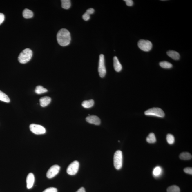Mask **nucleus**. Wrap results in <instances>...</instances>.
Wrapping results in <instances>:
<instances>
[{"mask_svg":"<svg viewBox=\"0 0 192 192\" xmlns=\"http://www.w3.org/2000/svg\"><path fill=\"white\" fill-rule=\"evenodd\" d=\"M58 43L62 46H66L70 44L71 36L68 30L65 29L60 30L57 35Z\"/></svg>","mask_w":192,"mask_h":192,"instance_id":"nucleus-1","label":"nucleus"},{"mask_svg":"<svg viewBox=\"0 0 192 192\" xmlns=\"http://www.w3.org/2000/svg\"><path fill=\"white\" fill-rule=\"evenodd\" d=\"M0 100L6 103H9L10 102V99L8 95L1 90H0Z\"/></svg>","mask_w":192,"mask_h":192,"instance_id":"nucleus-20","label":"nucleus"},{"mask_svg":"<svg viewBox=\"0 0 192 192\" xmlns=\"http://www.w3.org/2000/svg\"><path fill=\"white\" fill-rule=\"evenodd\" d=\"M79 163L78 161H73L69 165L67 168V172L70 175H75L77 173L79 168Z\"/></svg>","mask_w":192,"mask_h":192,"instance_id":"nucleus-7","label":"nucleus"},{"mask_svg":"<svg viewBox=\"0 0 192 192\" xmlns=\"http://www.w3.org/2000/svg\"><path fill=\"white\" fill-rule=\"evenodd\" d=\"M146 141L149 144H154L156 142V138L155 134L151 133L146 138Z\"/></svg>","mask_w":192,"mask_h":192,"instance_id":"nucleus-19","label":"nucleus"},{"mask_svg":"<svg viewBox=\"0 0 192 192\" xmlns=\"http://www.w3.org/2000/svg\"><path fill=\"white\" fill-rule=\"evenodd\" d=\"M5 17L3 14L0 13V25L2 23L4 20Z\"/></svg>","mask_w":192,"mask_h":192,"instance_id":"nucleus-30","label":"nucleus"},{"mask_svg":"<svg viewBox=\"0 0 192 192\" xmlns=\"http://www.w3.org/2000/svg\"><path fill=\"white\" fill-rule=\"evenodd\" d=\"M123 156L122 151L117 150L115 152L114 157V164L116 169L119 170L122 166Z\"/></svg>","mask_w":192,"mask_h":192,"instance_id":"nucleus-3","label":"nucleus"},{"mask_svg":"<svg viewBox=\"0 0 192 192\" xmlns=\"http://www.w3.org/2000/svg\"><path fill=\"white\" fill-rule=\"evenodd\" d=\"M94 101L93 100H85L82 103V106L85 108H92L94 106Z\"/></svg>","mask_w":192,"mask_h":192,"instance_id":"nucleus-15","label":"nucleus"},{"mask_svg":"<svg viewBox=\"0 0 192 192\" xmlns=\"http://www.w3.org/2000/svg\"><path fill=\"white\" fill-rule=\"evenodd\" d=\"M48 92V90L41 86H37L35 90V92L37 94H42Z\"/></svg>","mask_w":192,"mask_h":192,"instance_id":"nucleus-22","label":"nucleus"},{"mask_svg":"<svg viewBox=\"0 0 192 192\" xmlns=\"http://www.w3.org/2000/svg\"><path fill=\"white\" fill-rule=\"evenodd\" d=\"M167 54L168 56L175 60H178L180 59V56L177 52L173 50H170L167 52Z\"/></svg>","mask_w":192,"mask_h":192,"instance_id":"nucleus-14","label":"nucleus"},{"mask_svg":"<svg viewBox=\"0 0 192 192\" xmlns=\"http://www.w3.org/2000/svg\"><path fill=\"white\" fill-rule=\"evenodd\" d=\"M166 140L168 144H173L175 142L174 137L172 135L168 134L167 135Z\"/></svg>","mask_w":192,"mask_h":192,"instance_id":"nucleus-25","label":"nucleus"},{"mask_svg":"<svg viewBox=\"0 0 192 192\" xmlns=\"http://www.w3.org/2000/svg\"><path fill=\"white\" fill-rule=\"evenodd\" d=\"M98 72L100 77L104 78L106 74V69L105 64L104 56L103 54H101L99 61Z\"/></svg>","mask_w":192,"mask_h":192,"instance_id":"nucleus-5","label":"nucleus"},{"mask_svg":"<svg viewBox=\"0 0 192 192\" xmlns=\"http://www.w3.org/2000/svg\"><path fill=\"white\" fill-rule=\"evenodd\" d=\"M82 18L85 21H87L90 19V16L86 12L83 15Z\"/></svg>","mask_w":192,"mask_h":192,"instance_id":"nucleus-27","label":"nucleus"},{"mask_svg":"<svg viewBox=\"0 0 192 192\" xmlns=\"http://www.w3.org/2000/svg\"><path fill=\"white\" fill-rule=\"evenodd\" d=\"M127 5L128 6H132L133 5V2L132 0H124Z\"/></svg>","mask_w":192,"mask_h":192,"instance_id":"nucleus-29","label":"nucleus"},{"mask_svg":"<svg viewBox=\"0 0 192 192\" xmlns=\"http://www.w3.org/2000/svg\"><path fill=\"white\" fill-rule=\"evenodd\" d=\"M23 16L26 19L32 18L33 17V12L29 9H26L23 10Z\"/></svg>","mask_w":192,"mask_h":192,"instance_id":"nucleus-16","label":"nucleus"},{"mask_svg":"<svg viewBox=\"0 0 192 192\" xmlns=\"http://www.w3.org/2000/svg\"><path fill=\"white\" fill-rule=\"evenodd\" d=\"M34 182V175L32 173H30L26 178L27 188L28 189L32 188L33 186Z\"/></svg>","mask_w":192,"mask_h":192,"instance_id":"nucleus-11","label":"nucleus"},{"mask_svg":"<svg viewBox=\"0 0 192 192\" xmlns=\"http://www.w3.org/2000/svg\"><path fill=\"white\" fill-rule=\"evenodd\" d=\"M60 167L57 165H55L52 166L49 169L47 173L46 176L48 179L52 178L55 177L59 172Z\"/></svg>","mask_w":192,"mask_h":192,"instance_id":"nucleus-9","label":"nucleus"},{"mask_svg":"<svg viewBox=\"0 0 192 192\" xmlns=\"http://www.w3.org/2000/svg\"><path fill=\"white\" fill-rule=\"evenodd\" d=\"M51 101V99L50 97L46 96L41 97L40 100V105L42 107H45L49 104Z\"/></svg>","mask_w":192,"mask_h":192,"instance_id":"nucleus-12","label":"nucleus"},{"mask_svg":"<svg viewBox=\"0 0 192 192\" xmlns=\"http://www.w3.org/2000/svg\"><path fill=\"white\" fill-rule=\"evenodd\" d=\"M167 192H180V189L176 185H173L168 188L167 189Z\"/></svg>","mask_w":192,"mask_h":192,"instance_id":"nucleus-24","label":"nucleus"},{"mask_svg":"<svg viewBox=\"0 0 192 192\" xmlns=\"http://www.w3.org/2000/svg\"><path fill=\"white\" fill-rule=\"evenodd\" d=\"M43 192H57V189L56 188L51 187L46 189Z\"/></svg>","mask_w":192,"mask_h":192,"instance_id":"nucleus-26","label":"nucleus"},{"mask_svg":"<svg viewBox=\"0 0 192 192\" xmlns=\"http://www.w3.org/2000/svg\"><path fill=\"white\" fill-rule=\"evenodd\" d=\"M138 45L139 48L142 51L148 52L152 49V44L148 40H141L138 42Z\"/></svg>","mask_w":192,"mask_h":192,"instance_id":"nucleus-6","label":"nucleus"},{"mask_svg":"<svg viewBox=\"0 0 192 192\" xmlns=\"http://www.w3.org/2000/svg\"><path fill=\"white\" fill-rule=\"evenodd\" d=\"M145 115L147 116H156V117L163 118L164 117V112L161 108H154L147 110L145 112Z\"/></svg>","mask_w":192,"mask_h":192,"instance_id":"nucleus-4","label":"nucleus"},{"mask_svg":"<svg viewBox=\"0 0 192 192\" xmlns=\"http://www.w3.org/2000/svg\"><path fill=\"white\" fill-rule=\"evenodd\" d=\"M113 61H114V67L115 70L117 72H120L122 69V66L119 62L117 57H114L113 58Z\"/></svg>","mask_w":192,"mask_h":192,"instance_id":"nucleus-13","label":"nucleus"},{"mask_svg":"<svg viewBox=\"0 0 192 192\" xmlns=\"http://www.w3.org/2000/svg\"><path fill=\"white\" fill-rule=\"evenodd\" d=\"M184 172L186 173L192 175V168L190 167H187L184 169Z\"/></svg>","mask_w":192,"mask_h":192,"instance_id":"nucleus-28","label":"nucleus"},{"mask_svg":"<svg viewBox=\"0 0 192 192\" xmlns=\"http://www.w3.org/2000/svg\"><path fill=\"white\" fill-rule=\"evenodd\" d=\"M86 120L90 124H94L96 125H100L101 123L99 118L95 115H90L86 117Z\"/></svg>","mask_w":192,"mask_h":192,"instance_id":"nucleus-10","label":"nucleus"},{"mask_svg":"<svg viewBox=\"0 0 192 192\" xmlns=\"http://www.w3.org/2000/svg\"><path fill=\"white\" fill-rule=\"evenodd\" d=\"M160 66L165 69H170L173 67L172 64L167 61H162L160 63Z\"/></svg>","mask_w":192,"mask_h":192,"instance_id":"nucleus-23","label":"nucleus"},{"mask_svg":"<svg viewBox=\"0 0 192 192\" xmlns=\"http://www.w3.org/2000/svg\"><path fill=\"white\" fill-rule=\"evenodd\" d=\"M62 3V7L63 8L65 9H68L71 7V2L70 0H62L61 1Z\"/></svg>","mask_w":192,"mask_h":192,"instance_id":"nucleus-21","label":"nucleus"},{"mask_svg":"<svg viewBox=\"0 0 192 192\" xmlns=\"http://www.w3.org/2000/svg\"><path fill=\"white\" fill-rule=\"evenodd\" d=\"M192 157L191 154L187 152H182L179 155V158L181 160H190L192 158Z\"/></svg>","mask_w":192,"mask_h":192,"instance_id":"nucleus-18","label":"nucleus"},{"mask_svg":"<svg viewBox=\"0 0 192 192\" xmlns=\"http://www.w3.org/2000/svg\"><path fill=\"white\" fill-rule=\"evenodd\" d=\"M76 192H86L85 189L83 187L80 188L76 191Z\"/></svg>","mask_w":192,"mask_h":192,"instance_id":"nucleus-32","label":"nucleus"},{"mask_svg":"<svg viewBox=\"0 0 192 192\" xmlns=\"http://www.w3.org/2000/svg\"><path fill=\"white\" fill-rule=\"evenodd\" d=\"M31 131L36 135L44 134L46 133V130L42 126L35 124H31L30 126Z\"/></svg>","mask_w":192,"mask_h":192,"instance_id":"nucleus-8","label":"nucleus"},{"mask_svg":"<svg viewBox=\"0 0 192 192\" xmlns=\"http://www.w3.org/2000/svg\"><path fill=\"white\" fill-rule=\"evenodd\" d=\"M162 173V170L160 167L157 166L154 168L153 171L154 177H160Z\"/></svg>","mask_w":192,"mask_h":192,"instance_id":"nucleus-17","label":"nucleus"},{"mask_svg":"<svg viewBox=\"0 0 192 192\" xmlns=\"http://www.w3.org/2000/svg\"><path fill=\"white\" fill-rule=\"evenodd\" d=\"M94 9L92 8H90L89 9H88L87 10H86V12L88 14H89V15H92V14H93L94 13Z\"/></svg>","mask_w":192,"mask_h":192,"instance_id":"nucleus-31","label":"nucleus"},{"mask_svg":"<svg viewBox=\"0 0 192 192\" xmlns=\"http://www.w3.org/2000/svg\"><path fill=\"white\" fill-rule=\"evenodd\" d=\"M32 50L29 48H26L21 52L19 55L18 59L21 64H26L30 60L32 56Z\"/></svg>","mask_w":192,"mask_h":192,"instance_id":"nucleus-2","label":"nucleus"}]
</instances>
